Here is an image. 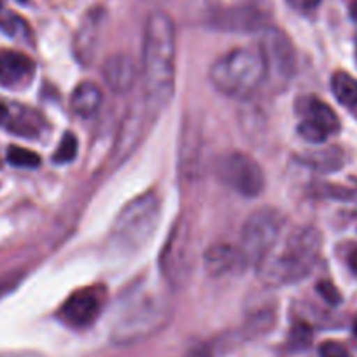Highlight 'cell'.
I'll return each mask as SVG.
<instances>
[{
  "instance_id": "obj_7",
  "label": "cell",
  "mask_w": 357,
  "mask_h": 357,
  "mask_svg": "<svg viewBox=\"0 0 357 357\" xmlns=\"http://www.w3.org/2000/svg\"><path fill=\"white\" fill-rule=\"evenodd\" d=\"M286 226V215L273 207H263L254 211L243 222L240 233V252L247 264L259 266L261 261L279 242Z\"/></svg>"
},
{
  "instance_id": "obj_29",
  "label": "cell",
  "mask_w": 357,
  "mask_h": 357,
  "mask_svg": "<svg viewBox=\"0 0 357 357\" xmlns=\"http://www.w3.org/2000/svg\"><path fill=\"white\" fill-rule=\"evenodd\" d=\"M0 8H2V0H0Z\"/></svg>"
},
{
  "instance_id": "obj_13",
  "label": "cell",
  "mask_w": 357,
  "mask_h": 357,
  "mask_svg": "<svg viewBox=\"0 0 357 357\" xmlns=\"http://www.w3.org/2000/svg\"><path fill=\"white\" fill-rule=\"evenodd\" d=\"M102 18H104V15H102L100 9H93L82 20L74 39V54L79 63L89 65L93 61L95 51L98 47V39H100Z\"/></svg>"
},
{
  "instance_id": "obj_6",
  "label": "cell",
  "mask_w": 357,
  "mask_h": 357,
  "mask_svg": "<svg viewBox=\"0 0 357 357\" xmlns=\"http://www.w3.org/2000/svg\"><path fill=\"white\" fill-rule=\"evenodd\" d=\"M197 261V235L193 222L188 218L177 219L172 228L160 257L165 280L174 289H183L191 279Z\"/></svg>"
},
{
  "instance_id": "obj_18",
  "label": "cell",
  "mask_w": 357,
  "mask_h": 357,
  "mask_svg": "<svg viewBox=\"0 0 357 357\" xmlns=\"http://www.w3.org/2000/svg\"><path fill=\"white\" fill-rule=\"evenodd\" d=\"M219 23H221L219 26H225V29L252 30L259 26L261 20L256 13L249 9V11H233L231 15L226 16L225 20H219Z\"/></svg>"
},
{
  "instance_id": "obj_19",
  "label": "cell",
  "mask_w": 357,
  "mask_h": 357,
  "mask_svg": "<svg viewBox=\"0 0 357 357\" xmlns=\"http://www.w3.org/2000/svg\"><path fill=\"white\" fill-rule=\"evenodd\" d=\"M77 149L79 142L77 139H75L74 133H65V135L61 137L60 144H58L56 151H54L53 161L58 165L72 163V161L75 160V156H77Z\"/></svg>"
},
{
  "instance_id": "obj_28",
  "label": "cell",
  "mask_w": 357,
  "mask_h": 357,
  "mask_svg": "<svg viewBox=\"0 0 357 357\" xmlns=\"http://www.w3.org/2000/svg\"><path fill=\"white\" fill-rule=\"evenodd\" d=\"M354 333H356V336H357V319H356V322H354Z\"/></svg>"
},
{
  "instance_id": "obj_8",
  "label": "cell",
  "mask_w": 357,
  "mask_h": 357,
  "mask_svg": "<svg viewBox=\"0 0 357 357\" xmlns=\"http://www.w3.org/2000/svg\"><path fill=\"white\" fill-rule=\"evenodd\" d=\"M215 175L226 188L243 198H257L264 190V174L256 160L243 153H228L215 163Z\"/></svg>"
},
{
  "instance_id": "obj_30",
  "label": "cell",
  "mask_w": 357,
  "mask_h": 357,
  "mask_svg": "<svg viewBox=\"0 0 357 357\" xmlns=\"http://www.w3.org/2000/svg\"><path fill=\"white\" fill-rule=\"evenodd\" d=\"M20 2H25V0H20Z\"/></svg>"
},
{
  "instance_id": "obj_9",
  "label": "cell",
  "mask_w": 357,
  "mask_h": 357,
  "mask_svg": "<svg viewBox=\"0 0 357 357\" xmlns=\"http://www.w3.org/2000/svg\"><path fill=\"white\" fill-rule=\"evenodd\" d=\"M259 51L266 65V79L289 81L296 70V53L289 37L279 29H266L263 32Z\"/></svg>"
},
{
  "instance_id": "obj_11",
  "label": "cell",
  "mask_w": 357,
  "mask_h": 357,
  "mask_svg": "<svg viewBox=\"0 0 357 357\" xmlns=\"http://www.w3.org/2000/svg\"><path fill=\"white\" fill-rule=\"evenodd\" d=\"M104 298V287H86L75 291L61 305V317L74 328H86L98 317Z\"/></svg>"
},
{
  "instance_id": "obj_1",
  "label": "cell",
  "mask_w": 357,
  "mask_h": 357,
  "mask_svg": "<svg viewBox=\"0 0 357 357\" xmlns=\"http://www.w3.org/2000/svg\"><path fill=\"white\" fill-rule=\"evenodd\" d=\"M175 25L165 13H153L144 26L142 75L147 109L167 107L175 91Z\"/></svg>"
},
{
  "instance_id": "obj_2",
  "label": "cell",
  "mask_w": 357,
  "mask_h": 357,
  "mask_svg": "<svg viewBox=\"0 0 357 357\" xmlns=\"http://www.w3.org/2000/svg\"><path fill=\"white\" fill-rule=\"evenodd\" d=\"M321 250V235L310 226L294 228L279 238L270 254L259 263V279L268 287L294 284L312 272Z\"/></svg>"
},
{
  "instance_id": "obj_20",
  "label": "cell",
  "mask_w": 357,
  "mask_h": 357,
  "mask_svg": "<svg viewBox=\"0 0 357 357\" xmlns=\"http://www.w3.org/2000/svg\"><path fill=\"white\" fill-rule=\"evenodd\" d=\"M8 161L18 168H37L40 165L39 154L25 147L11 146L8 151Z\"/></svg>"
},
{
  "instance_id": "obj_22",
  "label": "cell",
  "mask_w": 357,
  "mask_h": 357,
  "mask_svg": "<svg viewBox=\"0 0 357 357\" xmlns=\"http://www.w3.org/2000/svg\"><path fill=\"white\" fill-rule=\"evenodd\" d=\"M317 291L329 305H338L340 301H342V296H340L338 289H336L331 282H319Z\"/></svg>"
},
{
  "instance_id": "obj_5",
  "label": "cell",
  "mask_w": 357,
  "mask_h": 357,
  "mask_svg": "<svg viewBox=\"0 0 357 357\" xmlns=\"http://www.w3.org/2000/svg\"><path fill=\"white\" fill-rule=\"evenodd\" d=\"M160 198L154 193H144L142 197L130 202L116 219L111 231L112 249L119 252H135L149 242L160 222Z\"/></svg>"
},
{
  "instance_id": "obj_21",
  "label": "cell",
  "mask_w": 357,
  "mask_h": 357,
  "mask_svg": "<svg viewBox=\"0 0 357 357\" xmlns=\"http://www.w3.org/2000/svg\"><path fill=\"white\" fill-rule=\"evenodd\" d=\"M321 357H350L349 350L340 342H324L319 347Z\"/></svg>"
},
{
  "instance_id": "obj_16",
  "label": "cell",
  "mask_w": 357,
  "mask_h": 357,
  "mask_svg": "<svg viewBox=\"0 0 357 357\" xmlns=\"http://www.w3.org/2000/svg\"><path fill=\"white\" fill-rule=\"evenodd\" d=\"M102 89L93 82H82L74 89L70 97V107L74 114L81 118H91L102 105Z\"/></svg>"
},
{
  "instance_id": "obj_10",
  "label": "cell",
  "mask_w": 357,
  "mask_h": 357,
  "mask_svg": "<svg viewBox=\"0 0 357 357\" xmlns=\"http://www.w3.org/2000/svg\"><path fill=\"white\" fill-rule=\"evenodd\" d=\"M301 123L298 132L307 142L322 144L329 135L340 130V119L336 112L324 102L314 97H307L300 104Z\"/></svg>"
},
{
  "instance_id": "obj_26",
  "label": "cell",
  "mask_w": 357,
  "mask_h": 357,
  "mask_svg": "<svg viewBox=\"0 0 357 357\" xmlns=\"http://www.w3.org/2000/svg\"><path fill=\"white\" fill-rule=\"evenodd\" d=\"M6 118H8V107L4 104H0V125L6 121Z\"/></svg>"
},
{
  "instance_id": "obj_23",
  "label": "cell",
  "mask_w": 357,
  "mask_h": 357,
  "mask_svg": "<svg viewBox=\"0 0 357 357\" xmlns=\"http://www.w3.org/2000/svg\"><path fill=\"white\" fill-rule=\"evenodd\" d=\"M293 9L300 13H312L319 8L321 0H287Z\"/></svg>"
},
{
  "instance_id": "obj_4",
  "label": "cell",
  "mask_w": 357,
  "mask_h": 357,
  "mask_svg": "<svg viewBox=\"0 0 357 357\" xmlns=\"http://www.w3.org/2000/svg\"><path fill=\"white\" fill-rule=\"evenodd\" d=\"M212 86L231 98H249L266 79V65L259 47H236L214 61L208 72Z\"/></svg>"
},
{
  "instance_id": "obj_17",
  "label": "cell",
  "mask_w": 357,
  "mask_h": 357,
  "mask_svg": "<svg viewBox=\"0 0 357 357\" xmlns=\"http://www.w3.org/2000/svg\"><path fill=\"white\" fill-rule=\"evenodd\" d=\"M331 88L336 100L345 107H357V81L347 72H336L331 79Z\"/></svg>"
},
{
  "instance_id": "obj_15",
  "label": "cell",
  "mask_w": 357,
  "mask_h": 357,
  "mask_svg": "<svg viewBox=\"0 0 357 357\" xmlns=\"http://www.w3.org/2000/svg\"><path fill=\"white\" fill-rule=\"evenodd\" d=\"M204 261L205 270L212 277H225L228 273L240 272L247 264L242 252L235 247L226 245V243H215V245L208 247Z\"/></svg>"
},
{
  "instance_id": "obj_27",
  "label": "cell",
  "mask_w": 357,
  "mask_h": 357,
  "mask_svg": "<svg viewBox=\"0 0 357 357\" xmlns=\"http://www.w3.org/2000/svg\"><path fill=\"white\" fill-rule=\"evenodd\" d=\"M188 357H208V356H205V354H193V356H188Z\"/></svg>"
},
{
  "instance_id": "obj_24",
  "label": "cell",
  "mask_w": 357,
  "mask_h": 357,
  "mask_svg": "<svg viewBox=\"0 0 357 357\" xmlns=\"http://www.w3.org/2000/svg\"><path fill=\"white\" fill-rule=\"evenodd\" d=\"M16 282H18V280H16V279H4V280H0V298H4L6 294L11 293V291L15 289Z\"/></svg>"
},
{
  "instance_id": "obj_3",
  "label": "cell",
  "mask_w": 357,
  "mask_h": 357,
  "mask_svg": "<svg viewBox=\"0 0 357 357\" xmlns=\"http://www.w3.org/2000/svg\"><path fill=\"white\" fill-rule=\"evenodd\" d=\"M172 315V303L163 291L139 287L123 300L111 338L116 345L128 347L146 342L167 326Z\"/></svg>"
},
{
  "instance_id": "obj_14",
  "label": "cell",
  "mask_w": 357,
  "mask_h": 357,
  "mask_svg": "<svg viewBox=\"0 0 357 357\" xmlns=\"http://www.w3.org/2000/svg\"><path fill=\"white\" fill-rule=\"evenodd\" d=\"M36 70V63L30 56L20 51H0V84L6 88L23 86Z\"/></svg>"
},
{
  "instance_id": "obj_12",
  "label": "cell",
  "mask_w": 357,
  "mask_h": 357,
  "mask_svg": "<svg viewBox=\"0 0 357 357\" xmlns=\"http://www.w3.org/2000/svg\"><path fill=\"white\" fill-rule=\"evenodd\" d=\"M102 77L105 84L118 95L128 93L135 86L137 65L128 54H112L104 61Z\"/></svg>"
},
{
  "instance_id": "obj_25",
  "label": "cell",
  "mask_w": 357,
  "mask_h": 357,
  "mask_svg": "<svg viewBox=\"0 0 357 357\" xmlns=\"http://www.w3.org/2000/svg\"><path fill=\"white\" fill-rule=\"evenodd\" d=\"M349 266H350V270H352V272L357 275V249L354 250V252H350Z\"/></svg>"
}]
</instances>
